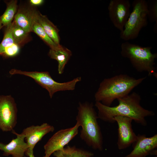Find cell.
Listing matches in <instances>:
<instances>
[{
    "label": "cell",
    "mask_w": 157,
    "mask_h": 157,
    "mask_svg": "<svg viewBox=\"0 0 157 157\" xmlns=\"http://www.w3.org/2000/svg\"><path fill=\"white\" fill-rule=\"evenodd\" d=\"M0 157H2V156H0Z\"/></svg>",
    "instance_id": "obj_27"
},
{
    "label": "cell",
    "mask_w": 157,
    "mask_h": 157,
    "mask_svg": "<svg viewBox=\"0 0 157 157\" xmlns=\"http://www.w3.org/2000/svg\"><path fill=\"white\" fill-rule=\"evenodd\" d=\"M12 132L16 135V138L12 139L8 144L0 142V150L3 152V155L4 156L11 155L12 157H24L28 149V146L24 141V135L21 133H18L14 130Z\"/></svg>",
    "instance_id": "obj_13"
},
{
    "label": "cell",
    "mask_w": 157,
    "mask_h": 157,
    "mask_svg": "<svg viewBox=\"0 0 157 157\" xmlns=\"http://www.w3.org/2000/svg\"><path fill=\"white\" fill-rule=\"evenodd\" d=\"M133 9L124 26L120 32V37L126 41L137 38L139 33L147 24L148 6L145 0H135Z\"/></svg>",
    "instance_id": "obj_5"
},
{
    "label": "cell",
    "mask_w": 157,
    "mask_h": 157,
    "mask_svg": "<svg viewBox=\"0 0 157 157\" xmlns=\"http://www.w3.org/2000/svg\"><path fill=\"white\" fill-rule=\"evenodd\" d=\"M2 27H3V26L2 24V23L1 22V21L0 20V30L1 29V28H2Z\"/></svg>",
    "instance_id": "obj_26"
},
{
    "label": "cell",
    "mask_w": 157,
    "mask_h": 157,
    "mask_svg": "<svg viewBox=\"0 0 157 157\" xmlns=\"http://www.w3.org/2000/svg\"><path fill=\"white\" fill-rule=\"evenodd\" d=\"M12 23L6 26L4 37L0 44V55L6 48L15 43L12 34Z\"/></svg>",
    "instance_id": "obj_21"
},
{
    "label": "cell",
    "mask_w": 157,
    "mask_h": 157,
    "mask_svg": "<svg viewBox=\"0 0 157 157\" xmlns=\"http://www.w3.org/2000/svg\"><path fill=\"white\" fill-rule=\"evenodd\" d=\"M38 11L31 7H22L17 10L13 21L27 32H32L33 24Z\"/></svg>",
    "instance_id": "obj_14"
},
{
    "label": "cell",
    "mask_w": 157,
    "mask_h": 157,
    "mask_svg": "<svg viewBox=\"0 0 157 157\" xmlns=\"http://www.w3.org/2000/svg\"><path fill=\"white\" fill-rule=\"evenodd\" d=\"M72 55L71 51L60 44L53 49H50L48 55L52 59L56 60L58 63V72L59 74H62L65 65Z\"/></svg>",
    "instance_id": "obj_15"
},
{
    "label": "cell",
    "mask_w": 157,
    "mask_h": 157,
    "mask_svg": "<svg viewBox=\"0 0 157 157\" xmlns=\"http://www.w3.org/2000/svg\"><path fill=\"white\" fill-rule=\"evenodd\" d=\"M17 108L10 95H0V129L12 131L17 123Z\"/></svg>",
    "instance_id": "obj_7"
},
{
    "label": "cell",
    "mask_w": 157,
    "mask_h": 157,
    "mask_svg": "<svg viewBox=\"0 0 157 157\" xmlns=\"http://www.w3.org/2000/svg\"><path fill=\"white\" fill-rule=\"evenodd\" d=\"M146 78L145 77L136 79L126 74H121L104 78L95 94V101L110 106L115 99L129 94Z\"/></svg>",
    "instance_id": "obj_2"
},
{
    "label": "cell",
    "mask_w": 157,
    "mask_h": 157,
    "mask_svg": "<svg viewBox=\"0 0 157 157\" xmlns=\"http://www.w3.org/2000/svg\"><path fill=\"white\" fill-rule=\"evenodd\" d=\"M129 0H111L108 9L109 18L114 26L120 32L123 30L130 14Z\"/></svg>",
    "instance_id": "obj_9"
},
{
    "label": "cell",
    "mask_w": 157,
    "mask_h": 157,
    "mask_svg": "<svg viewBox=\"0 0 157 157\" xmlns=\"http://www.w3.org/2000/svg\"><path fill=\"white\" fill-rule=\"evenodd\" d=\"M113 120L118 125V148L119 150L126 149L133 143L137 138L132 128L133 120L129 117L117 116L114 117Z\"/></svg>",
    "instance_id": "obj_10"
},
{
    "label": "cell",
    "mask_w": 157,
    "mask_h": 157,
    "mask_svg": "<svg viewBox=\"0 0 157 157\" xmlns=\"http://www.w3.org/2000/svg\"><path fill=\"white\" fill-rule=\"evenodd\" d=\"M12 34L14 42L21 46L29 41V33L17 25L13 21L12 22Z\"/></svg>",
    "instance_id": "obj_19"
},
{
    "label": "cell",
    "mask_w": 157,
    "mask_h": 157,
    "mask_svg": "<svg viewBox=\"0 0 157 157\" xmlns=\"http://www.w3.org/2000/svg\"><path fill=\"white\" fill-rule=\"evenodd\" d=\"M36 19L45 32L51 39L57 45L60 44L59 30L47 16L38 11Z\"/></svg>",
    "instance_id": "obj_16"
},
{
    "label": "cell",
    "mask_w": 157,
    "mask_h": 157,
    "mask_svg": "<svg viewBox=\"0 0 157 157\" xmlns=\"http://www.w3.org/2000/svg\"><path fill=\"white\" fill-rule=\"evenodd\" d=\"M44 1L43 0H30L29 3L31 6H36L42 5Z\"/></svg>",
    "instance_id": "obj_24"
},
{
    "label": "cell",
    "mask_w": 157,
    "mask_h": 157,
    "mask_svg": "<svg viewBox=\"0 0 157 157\" xmlns=\"http://www.w3.org/2000/svg\"><path fill=\"white\" fill-rule=\"evenodd\" d=\"M79 126L76 123L73 127L59 130L55 133L44 146V157H50L56 151L62 150L78 133Z\"/></svg>",
    "instance_id": "obj_8"
},
{
    "label": "cell",
    "mask_w": 157,
    "mask_h": 157,
    "mask_svg": "<svg viewBox=\"0 0 157 157\" xmlns=\"http://www.w3.org/2000/svg\"><path fill=\"white\" fill-rule=\"evenodd\" d=\"M53 154L55 157H92L94 155L93 153L90 151L69 146Z\"/></svg>",
    "instance_id": "obj_17"
},
{
    "label": "cell",
    "mask_w": 157,
    "mask_h": 157,
    "mask_svg": "<svg viewBox=\"0 0 157 157\" xmlns=\"http://www.w3.org/2000/svg\"><path fill=\"white\" fill-rule=\"evenodd\" d=\"M76 123L82 129L80 136L88 146L100 151L103 149V137L97 121V114L92 103L80 102Z\"/></svg>",
    "instance_id": "obj_3"
},
{
    "label": "cell",
    "mask_w": 157,
    "mask_h": 157,
    "mask_svg": "<svg viewBox=\"0 0 157 157\" xmlns=\"http://www.w3.org/2000/svg\"><path fill=\"white\" fill-rule=\"evenodd\" d=\"M32 32L35 33L50 47V49L54 48L58 45L56 44L49 37L37 21L36 18L33 24Z\"/></svg>",
    "instance_id": "obj_20"
},
{
    "label": "cell",
    "mask_w": 157,
    "mask_h": 157,
    "mask_svg": "<svg viewBox=\"0 0 157 157\" xmlns=\"http://www.w3.org/2000/svg\"><path fill=\"white\" fill-rule=\"evenodd\" d=\"M20 47L18 45L14 43L6 48L1 56L5 58L15 56L19 53Z\"/></svg>",
    "instance_id": "obj_23"
},
{
    "label": "cell",
    "mask_w": 157,
    "mask_h": 157,
    "mask_svg": "<svg viewBox=\"0 0 157 157\" xmlns=\"http://www.w3.org/2000/svg\"><path fill=\"white\" fill-rule=\"evenodd\" d=\"M17 0H12L6 3V8L0 16V20L3 26H6L10 24L17 10Z\"/></svg>",
    "instance_id": "obj_18"
},
{
    "label": "cell",
    "mask_w": 157,
    "mask_h": 157,
    "mask_svg": "<svg viewBox=\"0 0 157 157\" xmlns=\"http://www.w3.org/2000/svg\"><path fill=\"white\" fill-rule=\"evenodd\" d=\"M9 73L11 75H23L33 78L43 88L47 90L51 98L57 92L74 90L76 84L81 80V77H78L67 82L58 83L52 78L48 72H27L12 69L9 71Z\"/></svg>",
    "instance_id": "obj_6"
},
{
    "label": "cell",
    "mask_w": 157,
    "mask_h": 157,
    "mask_svg": "<svg viewBox=\"0 0 157 157\" xmlns=\"http://www.w3.org/2000/svg\"><path fill=\"white\" fill-rule=\"evenodd\" d=\"M148 19L151 22L157 23V0H151L147 1Z\"/></svg>",
    "instance_id": "obj_22"
},
{
    "label": "cell",
    "mask_w": 157,
    "mask_h": 157,
    "mask_svg": "<svg viewBox=\"0 0 157 157\" xmlns=\"http://www.w3.org/2000/svg\"><path fill=\"white\" fill-rule=\"evenodd\" d=\"M141 99L139 94L133 92L117 99L119 104L116 106H108L100 102L96 101L95 106L98 110V118L105 122L114 123V117L125 116L132 119L137 123L146 126L147 122L145 118L154 116L155 113L141 106Z\"/></svg>",
    "instance_id": "obj_1"
},
{
    "label": "cell",
    "mask_w": 157,
    "mask_h": 157,
    "mask_svg": "<svg viewBox=\"0 0 157 157\" xmlns=\"http://www.w3.org/2000/svg\"><path fill=\"white\" fill-rule=\"evenodd\" d=\"M133 150L124 157H146L149 154L157 155V135L148 137L145 134H138L132 144Z\"/></svg>",
    "instance_id": "obj_11"
},
{
    "label": "cell",
    "mask_w": 157,
    "mask_h": 157,
    "mask_svg": "<svg viewBox=\"0 0 157 157\" xmlns=\"http://www.w3.org/2000/svg\"><path fill=\"white\" fill-rule=\"evenodd\" d=\"M25 154L28 157H35L33 154V149L27 150Z\"/></svg>",
    "instance_id": "obj_25"
},
{
    "label": "cell",
    "mask_w": 157,
    "mask_h": 157,
    "mask_svg": "<svg viewBox=\"0 0 157 157\" xmlns=\"http://www.w3.org/2000/svg\"><path fill=\"white\" fill-rule=\"evenodd\" d=\"M54 130L53 126L44 123L40 125H33L27 127L23 130L21 133L25 136L28 149L33 150L36 144L45 135Z\"/></svg>",
    "instance_id": "obj_12"
},
{
    "label": "cell",
    "mask_w": 157,
    "mask_h": 157,
    "mask_svg": "<svg viewBox=\"0 0 157 157\" xmlns=\"http://www.w3.org/2000/svg\"><path fill=\"white\" fill-rule=\"evenodd\" d=\"M121 47L122 56L128 59L138 72H147L149 76L157 78L154 67L157 53H152L151 47H143L126 41L122 44Z\"/></svg>",
    "instance_id": "obj_4"
}]
</instances>
